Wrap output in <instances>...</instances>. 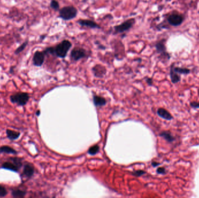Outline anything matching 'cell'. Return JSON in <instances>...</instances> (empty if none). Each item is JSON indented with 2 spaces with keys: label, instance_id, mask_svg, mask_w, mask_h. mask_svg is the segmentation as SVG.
I'll use <instances>...</instances> for the list:
<instances>
[{
  "label": "cell",
  "instance_id": "cell-1",
  "mask_svg": "<svg viewBox=\"0 0 199 198\" xmlns=\"http://www.w3.org/2000/svg\"><path fill=\"white\" fill-rule=\"evenodd\" d=\"M72 44L68 40L62 41L60 43L54 47V55L56 57L64 59L66 58L68 52L72 47Z\"/></svg>",
  "mask_w": 199,
  "mask_h": 198
},
{
  "label": "cell",
  "instance_id": "cell-2",
  "mask_svg": "<svg viewBox=\"0 0 199 198\" xmlns=\"http://www.w3.org/2000/svg\"><path fill=\"white\" fill-rule=\"evenodd\" d=\"M78 11L74 6H66L60 9L59 16L62 20L68 21L77 16Z\"/></svg>",
  "mask_w": 199,
  "mask_h": 198
},
{
  "label": "cell",
  "instance_id": "cell-3",
  "mask_svg": "<svg viewBox=\"0 0 199 198\" xmlns=\"http://www.w3.org/2000/svg\"><path fill=\"white\" fill-rule=\"evenodd\" d=\"M23 166L22 159L17 157L11 158L10 160L5 162L2 164L1 168H4L13 172H17Z\"/></svg>",
  "mask_w": 199,
  "mask_h": 198
},
{
  "label": "cell",
  "instance_id": "cell-4",
  "mask_svg": "<svg viewBox=\"0 0 199 198\" xmlns=\"http://www.w3.org/2000/svg\"><path fill=\"white\" fill-rule=\"evenodd\" d=\"M30 97L27 92H17L10 96L11 102L18 106H25L28 102Z\"/></svg>",
  "mask_w": 199,
  "mask_h": 198
},
{
  "label": "cell",
  "instance_id": "cell-5",
  "mask_svg": "<svg viewBox=\"0 0 199 198\" xmlns=\"http://www.w3.org/2000/svg\"><path fill=\"white\" fill-rule=\"evenodd\" d=\"M136 22L134 18H130L125 22H122L120 25L114 27V33H122L129 31L133 26Z\"/></svg>",
  "mask_w": 199,
  "mask_h": 198
},
{
  "label": "cell",
  "instance_id": "cell-6",
  "mask_svg": "<svg viewBox=\"0 0 199 198\" xmlns=\"http://www.w3.org/2000/svg\"><path fill=\"white\" fill-rule=\"evenodd\" d=\"M86 50L82 48H75L70 54V58L73 61H78L81 59L86 58Z\"/></svg>",
  "mask_w": 199,
  "mask_h": 198
},
{
  "label": "cell",
  "instance_id": "cell-7",
  "mask_svg": "<svg viewBox=\"0 0 199 198\" xmlns=\"http://www.w3.org/2000/svg\"><path fill=\"white\" fill-rule=\"evenodd\" d=\"M78 25L82 27H87L90 29H100L101 27L96 23V22L91 21V20H88V19H79L77 21Z\"/></svg>",
  "mask_w": 199,
  "mask_h": 198
},
{
  "label": "cell",
  "instance_id": "cell-8",
  "mask_svg": "<svg viewBox=\"0 0 199 198\" xmlns=\"http://www.w3.org/2000/svg\"><path fill=\"white\" fill-rule=\"evenodd\" d=\"M45 56H46V54L44 53L43 51H37L36 52L33 58V65L38 67L41 66L43 64L45 60Z\"/></svg>",
  "mask_w": 199,
  "mask_h": 198
},
{
  "label": "cell",
  "instance_id": "cell-9",
  "mask_svg": "<svg viewBox=\"0 0 199 198\" xmlns=\"http://www.w3.org/2000/svg\"><path fill=\"white\" fill-rule=\"evenodd\" d=\"M183 19L184 18L181 15L172 14L169 16L168 18V22L172 26H177L182 24Z\"/></svg>",
  "mask_w": 199,
  "mask_h": 198
},
{
  "label": "cell",
  "instance_id": "cell-10",
  "mask_svg": "<svg viewBox=\"0 0 199 198\" xmlns=\"http://www.w3.org/2000/svg\"><path fill=\"white\" fill-rule=\"evenodd\" d=\"M35 173V167L31 163H26L23 168L22 176L27 178H31Z\"/></svg>",
  "mask_w": 199,
  "mask_h": 198
},
{
  "label": "cell",
  "instance_id": "cell-11",
  "mask_svg": "<svg viewBox=\"0 0 199 198\" xmlns=\"http://www.w3.org/2000/svg\"><path fill=\"white\" fill-rule=\"evenodd\" d=\"M157 114L159 116L165 120H171L173 119L171 114L164 108H159L157 111Z\"/></svg>",
  "mask_w": 199,
  "mask_h": 198
},
{
  "label": "cell",
  "instance_id": "cell-12",
  "mask_svg": "<svg viewBox=\"0 0 199 198\" xmlns=\"http://www.w3.org/2000/svg\"><path fill=\"white\" fill-rule=\"evenodd\" d=\"M93 71L95 76L103 77L106 73V69L101 65H96L93 68Z\"/></svg>",
  "mask_w": 199,
  "mask_h": 198
},
{
  "label": "cell",
  "instance_id": "cell-13",
  "mask_svg": "<svg viewBox=\"0 0 199 198\" xmlns=\"http://www.w3.org/2000/svg\"><path fill=\"white\" fill-rule=\"evenodd\" d=\"M0 153L17 155V152L12 147L8 145H4L0 147Z\"/></svg>",
  "mask_w": 199,
  "mask_h": 198
},
{
  "label": "cell",
  "instance_id": "cell-14",
  "mask_svg": "<svg viewBox=\"0 0 199 198\" xmlns=\"http://www.w3.org/2000/svg\"><path fill=\"white\" fill-rule=\"evenodd\" d=\"M93 102L96 106H103L107 103V101L104 97L95 95L93 96Z\"/></svg>",
  "mask_w": 199,
  "mask_h": 198
},
{
  "label": "cell",
  "instance_id": "cell-15",
  "mask_svg": "<svg viewBox=\"0 0 199 198\" xmlns=\"http://www.w3.org/2000/svg\"><path fill=\"white\" fill-rule=\"evenodd\" d=\"M7 136L10 140H16L21 136V133L15 131L7 129L6 130Z\"/></svg>",
  "mask_w": 199,
  "mask_h": 198
},
{
  "label": "cell",
  "instance_id": "cell-16",
  "mask_svg": "<svg viewBox=\"0 0 199 198\" xmlns=\"http://www.w3.org/2000/svg\"><path fill=\"white\" fill-rule=\"evenodd\" d=\"M156 48L157 50V51L158 52V53H160L161 55H165V56H168L169 57L168 54H167V52H166V48L165 46L164 43L162 41H159L156 44Z\"/></svg>",
  "mask_w": 199,
  "mask_h": 198
},
{
  "label": "cell",
  "instance_id": "cell-17",
  "mask_svg": "<svg viewBox=\"0 0 199 198\" xmlns=\"http://www.w3.org/2000/svg\"><path fill=\"white\" fill-rule=\"evenodd\" d=\"M160 135L161 137L164 138L168 142H173V141L175 139V138L173 137V135H172V134L169 131H163L162 133H161L160 134Z\"/></svg>",
  "mask_w": 199,
  "mask_h": 198
},
{
  "label": "cell",
  "instance_id": "cell-18",
  "mask_svg": "<svg viewBox=\"0 0 199 198\" xmlns=\"http://www.w3.org/2000/svg\"><path fill=\"white\" fill-rule=\"evenodd\" d=\"M170 77H171V81L173 84L177 83L181 80L180 76L178 74V73H176L172 68H171V70H170Z\"/></svg>",
  "mask_w": 199,
  "mask_h": 198
},
{
  "label": "cell",
  "instance_id": "cell-19",
  "mask_svg": "<svg viewBox=\"0 0 199 198\" xmlns=\"http://www.w3.org/2000/svg\"><path fill=\"white\" fill-rule=\"evenodd\" d=\"M26 191L21 190H13L12 191L11 194L13 198H24L26 195Z\"/></svg>",
  "mask_w": 199,
  "mask_h": 198
},
{
  "label": "cell",
  "instance_id": "cell-20",
  "mask_svg": "<svg viewBox=\"0 0 199 198\" xmlns=\"http://www.w3.org/2000/svg\"><path fill=\"white\" fill-rule=\"evenodd\" d=\"M171 68L173 69V70L178 74H187L190 73V70L186 68H182L179 67H174V66H171Z\"/></svg>",
  "mask_w": 199,
  "mask_h": 198
},
{
  "label": "cell",
  "instance_id": "cell-21",
  "mask_svg": "<svg viewBox=\"0 0 199 198\" xmlns=\"http://www.w3.org/2000/svg\"><path fill=\"white\" fill-rule=\"evenodd\" d=\"M100 150V147L98 145H95L89 148L88 150V153L91 155H95L97 154Z\"/></svg>",
  "mask_w": 199,
  "mask_h": 198
},
{
  "label": "cell",
  "instance_id": "cell-22",
  "mask_svg": "<svg viewBox=\"0 0 199 198\" xmlns=\"http://www.w3.org/2000/svg\"><path fill=\"white\" fill-rule=\"evenodd\" d=\"M50 7L55 11L60 9V4L56 0H51L50 2Z\"/></svg>",
  "mask_w": 199,
  "mask_h": 198
},
{
  "label": "cell",
  "instance_id": "cell-23",
  "mask_svg": "<svg viewBox=\"0 0 199 198\" xmlns=\"http://www.w3.org/2000/svg\"><path fill=\"white\" fill-rule=\"evenodd\" d=\"M8 195V191L4 186L0 185V198H3Z\"/></svg>",
  "mask_w": 199,
  "mask_h": 198
},
{
  "label": "cell",
  "instance_id": "cell-24",
  "mask_svg": "<svg viewBox=\"0 0 199 198\" xmlns=\"http://www.w3.org/2000/svg\"><path fill=\"white\" fill-rule=\"evenodd\" d=\"M27 44H28V43H27V41H26L25 43H24L23 44H22L21 46H19V47L17 48V49L16 50L15 54H19V53H21V52L23 51V50H24V49L26 48V45H27Z\"/></svg>",
  "mask_w": 199,
  "mask_h": 198
},
{
  "label": "cell",
  "instance_id": "cell-25",
  "mask_svg": "<svg viewBox=\"0 0 199 198\" xmlns=\"http://www.w3.org/2000/svg\"><path fill=\"white\" fill-rule=\"evenodd\" d=\"M146 173V172L143 170H136L134 172H133V174L136 177H140L143 176V174H144Z\"/></svg>",
  "mask_w": 199,
  "mask_h": 198
},
{
  "label": "cell",
  "instance_id": "cell-26",
  "mask_svg": "<svg viewBox=\"0 0 199 198\" xmlns=\"http://www.w3.org/2000/svg\"><path fill=\"white\" fill-rule=\"evenodd\" d=\"M157 172L158 174H164L166 173V170L164 167H159V168H157Z\"/></svg>",
  "mask_w": 199,
  "mask_h": 198
},
{
  "label": "cell",
  "instance_id": "cell-27",
  "mask_svg": "<svg viewBox=\"0 0 199 198\" xmlns=\"http://www.w3.org/2000/svg\"><path fill=\"white\" fill-rule=\"evenodd\" d=\"M190 105H191V106L192 108H199V102H191Z\"/></svg>",
  "mask_w": 199,
  "mask_h": 198
},
{
  "label": "cell",
  "instance_id": "cell-28",
  "mask_svg": "<svg viewBox=\"0 0 199 198\" xmlns=\"http://www.w3.org/2000/svg\"><path fill=\"white\" fill-rule=\"evenodd\" d=\"M146 82H147V84L150 86H152L153 84V80L151 78H147L146 79Z\"/></svg>",
  "mask_w": 199,
  "mask_h": 198
},
{
  "label": "cell",
  "instance_id": "cell-29",
  "mask_svg": "<svg viewBox=\"0 0 199 198\" xmlns=\"http://www.w3.org/2000/svg\"><path fill=\"white\" fill-rule=\"evenodd\" d=\"M160 164L159 163H157V162H152V165L153 166V167H156V166H158V165H160Z\"/></svg>",
  "mask_w": 199,
  "mask_h": 198
},
{
  "label": "cell",
  "instance_id": "cell-30",
  "mask_svg": "<svg viewBox=\"0 0 199 198\" xmlns=\"http://www.w3.org/2000/svg\"><path fill=\"white\" fill-rule=\"evenodd\" d=\"M36 116H40V110L37 111V112H36Z\"/></svg>",
  "mask_w": 199,
  "mask_h": 198
}]
</instances>
